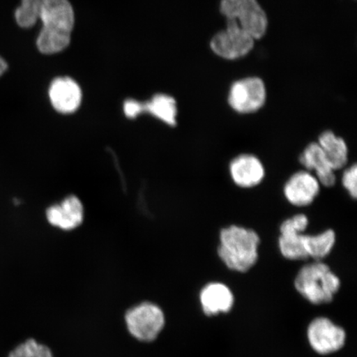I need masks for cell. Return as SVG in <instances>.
<instances>
[{
	"mask_svg": "<svg viewBox=\"0 0 357 357\" xmlns=\"http://www.w3.org/2000/svg\"><path fill=\"white\" fill-rule=\"evenodd\" d=\"M15 16L22 29L32 28L38 20L42 21L37 47L43 54H55L69 46L75 15L68 0H22Z\"/></svg>",
	"mask_w": 357,
	"mask_h": 357,
	"instance_id": "obj_1",
	"label": "cell"
},
{
	"mask_svg": "<svg viewBox=\"0 0 357 357\" xmlns=\"http://www.w3.org/2000/svg\"><path fill=\"white\" fill-rule=\"evenodd\" d=\"M218 254L229 269L247 272L258 260L260 238L255 231L231 225L220 231Z\"/></svg>",
	"mask_w": 357,
	"mask_h": 357,
	"instance_id": "obj_2",
	"label": "cell"
},
{
	"mask_svg": "<svg viewBox=\"0 0 357 357\" xmlns=\"http://www.w3.org/2000/svg\"><path fill=\"white\" fill-rule=\"evenodd\" d=\"M294 287L307 301L314 305H323L333 300L340 289V280L322 261H314L298 272Z\"/></svg>",
	"mask_w": 357,
	"mask_h": 357,
	"instance_id": "obj_3",
	"label": "cell"
},
{
	"mask_svg": "<svg viewBox=\"0 0 357 357\" xmlns=\"http://www.w3.org/2000/svg\"><path fill=\"white\" fill-rule=\"evenodd\" d=\"M220 11L225 20L236 22L255 40L266 33L268 17L257 0H221Z\"/></svg>",
	"mask_w": 357,
	"mask_h": 357,
	"instance_id": "obj_4",
	"label": "cell"
},
{
	"mask_svg": "<svg viewBox=\"0 0 357 357\" xmlns=\"http://www.w3.org/2000/svg\"><path fill=\"white\" fill-rule=\"evenodd\" d=\"M128 332L138 341L151 342L162 333L166 318L155 303L144 302L128 310L125 314Z\"/></svg>",
	"mask_w": 357,
	"mask_h": 357,
	"instance_id": "obj_5",
	"label": "cell"
},
{
	"mask_svg": "<svg viewBox=\"0 0 357 357\" xmlns=\"http://www.w3.org/2000/svg\"><path fill=\"white\" fill-rule=\"evenodd\" d=\"M256 40L245 33L236 22L226 20V28L211 39V50L222 59L238 60L252 52Z\"/></svg>",
	"mask_w": 357,
	"mask_h": 357,
	"instance_id": "obj_6",
	"label": "cell"
},
{
	"mask_svg": "<svg viewBox=\"0 0 357 357\" xmlns=\"http://www.w3.org/2000/svg\"><path fill=\"white\" fill-rule=\"evenodd\" d=\"M231 109L242 114L260 110L266 101V88L261 78L248 77L231 84L227 97Z\"/></svg>",
	"mask_w": 357,
	"mask_h": 357,
	"instance_id": "obj_7",
	"label": "cell"
},
{
	"mask_svg": "<svg viewBox=\"0 0 357 357\" xmlns=\"http://www.w3.org/2000/svg\"><path fill=\"white\" fill-rule=\"evenodd\" d=\"M307 226L309 218L302 213L282 222L280 227L279 248L284 258L291 261H303L309 258L303 244V233Z\"/></svg>",
	"mask_w": 357,
	"mask_h": 357,
	"instance_id": "obj_8",
	"label": "cell"
},
{
	"mask_svg": "<svg viewBox=\"0 0 357 357\" xmlns=\"http://www.w3.org/2000/svg\"><path fill=\"white\" fill-rule=\"evenodd\" d=\"M307 339L312 349L321 355L336 352L345 345V330L327 318L315 319L307 328Z\"/></svg>",
	"mask_w": 357,
	"mask_h": 357,
	"instance_id": "obj_9",
	"label": "cell"
},
{
	"mask_svg": "<svg viewBox=\"0 0 357 357\" xmlns=\"http://www.w3.org/2000/svg\"><path fill=\"white\" fill-rule=\"evenodd\" d=\"M320 191L318 178L307 171L294 173L284 186V195L289 204L305 207L314 202Z\"/></svg>",
	"mask_w": 357,
	"mask_h": 357,
	"instance_id": "obj_10",
	"label": "cell"
},
{
	"mask_svg": "<svg viewBox=\"0 0 357 357\" xmlns=\"http://www.w3.org/2000/svg\"><path fill=\"white\" fill-rule=\"evenodd\" d=\"M229 172L234 184L244 189L260 185L266 175L261 160L252 154L236 156L229 165Z\"/></svg>",
	"mask_w": 357,
	"mask_h": 357,
	"instance_id": "obj_11",
	"label": "cell"
},
{
	"mask_svg": "<svg viewBox=\"0 0 357 357\" xmlns=\"http://www.w3.org/2000/svg\"><path fill=\"white\" fill-rule=\"evenodd\" d=\"M53 108L61 114H73L79 109L82 93L79 84L69 77L56 78L49 89Z\"/></svg>",
	"mask_w": 357,
	"mask_h": 357,
	"instance_id": "obj_12",
	"label": "cell"
},
{
	"mask_svg": "<svg viewBox=\"0 0 357 357\" xmlns=\"http://www.w3.org/2000/svg\"><path fill=\"white\" fill-rule=\"evenodd\" d=\"M47 218L53 226L63 230H73L82 225L84 218L83 205L77 197L70 196L61 204L49 208Z\"/></svg>",
	"mask_w": 357,
	"mask_h": 357,
	"instance_id": "obj_13",
	"label": "cell"
},
{
	"mask_svg": "<svg viewBox=\"0 0 357 357\" xmlns=\"http://www.w3.org/2000/svg\"><path fill=\"white\" fill-rule=\"evenodd\" d=\"M201 306L205 314L214 316L227 312L234 306V297L230 289L222 283H211L201 290Z\"/></svg>",
	"mask_w": 357,
	"mask_h": 357,
	"instance_id": "obj_14",
	"label": "cell"
},
{
	"mask_svg": "<svg viewBox=\"0 0 357 357\" xmlns=\"http://www.w3.org/2000/svg\"><path fill=\"white\" fill-rule=\"evenodd\" d=\"M300 162L307 171L315 172L320 185L332 187L336 183L335 171L330 166L318 142H312L306 146L300 156Z\"/></svg>",
	"mask_w": 357,
	"mask_h": 357,
	"instance_id": "obj_15",
	"label": "cell"
},
{
	"mask_svg": "<svg viewBox=\"0 0 357 357\" xmlns=\"http://www.w3.org/2000/svg\"><path fill=\"white\" fill-rule=\"evenodd\" d=\"M318 144L333 171L336 172L347 166L348 149L343 138L335 135L332 131H324L319 137Z\"/></svg>",
	"mask_w": 357,
	"mask_h": 357,
	"instance_id": "obj_16",
	"label": "cell"
},
{
	"mask_svg": "<svg viewBox=\"0 0 357 357\" xmlns=\"http://www.w3.org/2000/svg\"><path fill=\"white\" fill-rule=\"evenodd\" d=\"M142 113L147 112L169 126L176 125V101L172 96L163 93L155 95L150 102L142 104Z\"/></svg>",
	"mask_w": 357,
	"mask_h": 357,
	"instance_id": "obj_17",
	"label": "cell"
},
{
	"mask_svg": "<svg viewBox=\"0 0 357 357\" xmlns=\"http://www.w3.org/2000/svg\"><path fill=\"white\" fill-rule=\"evenodd\" d=\"M336 243V234L332 229H328L316 235L303 236V244L307 257L315 261H321L327 257Z\"/></svg>",
	"mask_w": 357,
	"mask_h": 357,
	"instance_id": "obj_18",
	"label": "cell"
},
{
	"mask_svg": "<svg viewBox=\"0 0 357 357\" xmlns=\"http://www.w3.org/2000/svg\"><path fill=\"white\" fill-rule=\"evenodd\" d=\"M8 357H54V356L47 346L31 338L17 346Z\"/></svg>",
	"mask_w": 357,
	"mask_h": 357,
	"instance_id": "obj_19",
	"label": "cell"
},
{
	"mask_svg": "<svg viewBox=\"0 0 357 357\" xmlns=\"http://www.w3.org/2000/svg\"><path fill=\"white\" fill-rule=\"evenodd\" d=\"M342 183L351 197L356 199L357 197V167L356 164L346 169L342 173Z\"/></svg>",
	"mask_w": 357,
	"mask_h": 357,
	"instance_id": "obj_20",
	"label": "cell"
},
{
	"mask_svg": "<svg viewBox=\"0 0 357 357\" xmlns=\"http://www.w3.org/2000/svg\"><path fill=\"white\" fill-rule=\"evenodd\" d=\"M123 109L124 114L128 118L135 119L142 113V102L134 100H128L124 102Z\"/></svg>",
	"mask_w": 357,
	"mask_h": 357,
	"instance_id": "obj_21",
	"label": "cell"
},
{
	"mask_svg": "<svg viewBox=\"0 0 357 357\" xmlns=\"http://www.w3.org/2000/svg\"><path fill=\"white\" fill-rule=\"evenodd\" d=\"M8 70V63L6 61H4L3 58L0 56V77L6 73Z\"/></svg>",
	"mask_w": 357,
	"mask_h": 357,
	"instance_id": "obj_22",
	"label": "cell"
}]
</instances>
